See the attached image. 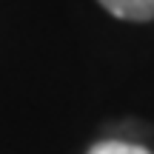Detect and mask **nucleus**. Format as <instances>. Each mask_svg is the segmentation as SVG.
I'll use <instances>...</instances> for the list:
<instances>
[{
	"mask_svg": "<svg viewBox=\"0 0 154 154\" xmlns=\"http://www.w3.org/2000/svg\"><path fill=\"white\" fill-rule=\"evenodd\" d=\"M100 6L120 20H134V23L154 20V0H100Z\"/></svg>",
	"mask_w": 154,
	"mask_h": 154,
	"instance_id": "1",
	"label": "nucleus"
},
{
	"mask_svg": "<svg viewBox=\"0 0 154 154\" xmlns=\"http://www.w3.org/2000/svg\"><path fill=\"white\" fill-rule=\"evenodd\" d=\"M88 154H151V151L134 143H123V140H103V143H94Z\"/></svg>",
	"mask_w": 154,
	"mask_h": 154,
	"instance_id": "2",
	"label": "nucleus"
}]
</instances>
